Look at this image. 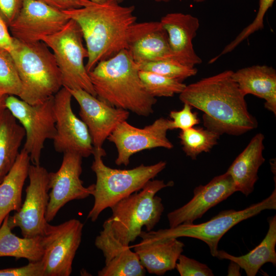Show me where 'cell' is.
Returning <instances> with one entry per match:
<instances>
[{
	"label": "cell",
	"mask_w": 276,
	"mask_h": 276,
	"mask_svg": "<svg viewBox=\"0 0 276 276\" xmlns=\"http://www.w3.org/2000/svg\"><path fill=\"white\" fill-rule=\"evenodd\" d=\"M141 242L135 245L134 251L145 269L151 274L164 275L175 268L185 244L177 238H155L143 231Z\"/></svg>",
	"instance_id": "21"
},
{
	"label": "cell",
	"mask_w": 276,
	"mask_h": 276,
	"mask_svg": "<svg viewBox=\"0 0 276 276\" xmlns=\"http://www.w3.org/2000/svg\"><path fill=\"white\" fill-rule=\"evenodd\" d=\"M95 246L105 258V266L98 272L99 276H143L145 269L134 251L123 244L113 235L110 221L107 219L103 229L96 238Z\"/></svg>",
	"instance_id": "18"
},
{
	"label": "cell",
	"mask_w": 276,
	"mask_h": 276,
	"mask_svg": "<svg viewBox=\"0 0 276 276\" xmlns=\"http://www.w3.org/2000/svg\"><path fill=\"white\" fill-rule=\"evenodd\" d=\"M139 76L146 91L155 98L179 94L187 85L177 79L150 72L139 71Z\"/></svg>",
	"instance_id": "29"
},
{
	"label": "cell",
	"mask_w": 276,
	"mask_h": 276,
	"mask_svg": "<svg viewBox=\"0 0 276 276\" xmlns=\"http://www.w3.org/2000/svg\"><path fill=\"white\" fill-rule=\"evenodd\" d=\"M175 268L181 276H213L212 270L206 264L181 254Z\"/></svg>",
	"instance_id": "34"
},
{
	"label": "cell",
	"mask_w": 276,
	"mask_h": 276,
	"mask_svg": "<svg viewBox=\"0 0 276 276\" xmlns=\"http://www.w3.org/2000/svg\"><path fill=\"white\" fill-rule=\"evenodd\" d=\"M82 158L75 152H65L59 169L55 172H49L51 191L45 214L47 222L52 221L67 202L93 195L94 184L85 187L80 178Z\"/></svg>",
	"instance_id": "15"
},
{
	"label": "cell",
	"mask_w": 276,
	"mask_h": 276,
	"mask_svg": "<svg viewBox=\"0 0 276 276\" xmlns=\"http://www.w3.org/2000/svg\"><path fill=\"white\" fill-rule=\"evenodd\" d=\"M63 11L38 0H23L19 12L8 26L15 39L31 43L60 30L70 20Z\"/></svg>",
	"instance_id": "13"
},
{
	"label": "cell",
	"mask_w": 276,
	"mask_h": 276,
	"mask_svg": "<svg viewBox=\"0 0 276 276\" xmlns=\"http://www.w3.org/2000/svg\"><path fill=\"white\" fill-rule=\"evenodd\" d=\"M17 121L7 108L0 114V183L15 163L25 137Z\"/></svg>",
	"instance_id": "26"
},
{
	"label": "cell",
	"mask_w": 276,
	"mask_h": 276,
	"mask_svg": "<svg viewBox=\"0 0 276 276\" xmlns=\"http://www.w3.org/2000/svg\"><path fill=\"white\" fill-rule=\"evenodd\" d=\"M225 70L186 85L179 100L203 112L205 128L218 134L240 135L258 126L248 111L245 95Z\"/></svg>",
	"instance_id": "1"
},
{
	"label": "cell",
	"mask_w": 276,
	"mask_h": 276,
	"mask_svg": "<svg viewBox=\"0 0 276 276\" xmlns=\"http://www.w3.org/2000/svg\"><path fill=\"white\" fill-rule=\"evenodd\" d=\"M220 135L206 128L192 127L182 130L178 137L187 156L196 159L202 152H209L218 143Z\"/></svg>",
	"instance_id": "28"
},
{
	"label": "cell",
	"mask_w": 276,
	"mask_h": 276,
	"mask_svg": "<svg viewBox=\"0 0 276 276\" xmlns=\"http://www.w3.org/2000/svg\"><path fill=\"white\" fill-rule=\"evenodd\" d=\"M61 11L79 8L84 6L85 0H38Z\"/></svg>",
	"instance_id": "37"
},
{
	"label": "cell",
	"mask_w": 276,
	"mask_h": 276,
	"mask_svg": "<svg viewBox=\"0 0 276 276\" xmlns=\"http://www.w3.org/2000/svg\"><path fill=\"white\" fill-rule=\"evenodd\" d=\"M0 276H43L41 261L29 262L25 266L0 269Z\"/></svg>",
	"instance_id": "35"
},
{
	"label": "cell",
	"mask_w": 276,
	"mask_h": 276,
	"mask_svg": "<svg viewBox=\"0 0 276 276\" xmlns=\"http://www.w3.org/2000/svg\"><path fill=\"white\" fill-rule=\"evenodd\" d=\"M274 1L275 0H259L258 11L254 20L227 44L220 54L214 57L215 59H218L221 56L231 52L252 34L262 30L264 28V16L268 9L272 6Z\"/></svg>",
	"instance_id": "32"
},
{
	"label": "cell",
	"mask_w": 276,
	"mask_h": 276,
	"mask_svg": "<svg viewBox=\"0 0 276 276\" xmlns=\"http://www.w3.org/2000/svg\"><path fill=\"white\" fill-rule=\"evenodd\" d=\"M134 6L110 2L96 3L85 0L81 8L63 11L80 27L88 53V73L100 61L127 50L130 31L136 22Z\"/></svg>",
	"instance_id": "2"
},
{
	"label": "cell",
	"mask_w": 276,
	"mask_h": 276,
	"mask_svg": "<svg viewBox=\"0 0 276 276\" xmlns=\"http://www.w3.org/2000/svg\"><path fill=\"white\" fill-rule=\"evenodd\" d=\"M21 82L13 59L9 51L0 47V96L18 97Z\"/></svg>",
	"instance_id": "30"
},
{
	"label": "cell",
	"mask_w": 276,
	"mask_h": 276,
	"mask_svg": "<svg viewBox=\"0 0 276 276\" xmlns=\"http://www.w3.org/2000/svg\"><path fill=\"white\" fill-rule=\"evenodd\" d=\"M269 228L262 242L246 255L236 257L224 250H218L215 257L226 259L238 264L247 276H255L260 268L266 263L276 265V216L268 219Z\"/></svg>",
	"instance_id": "25"
},
{
	"label": "cell",
	"mask_w": 276,
	"mask_h": 276,
	"mask_svg": "<svg viewBox=\"0 0 276 276\" xmlns=\"http://www.w3.org/2000/svg\"><path fill=\"white\" fill-rule=\"evenodd\" d=\"M174 182L151 179L140 191L121 200L110 209V222L114 236L123 244L134 242L144 226L149 232L159 222L164 210L160 197L156 195L162 189L172 187Z\"/></svg>",
	"instance_id": "6"
},
{
	"label": "cell",
	"mask_w": 276,
	"mask_h": 276,
	"mask_svg": "<svg viewBox=\"0 0 276 276\" xmlns=\"http://www.w3.org/2000/svg\"><path fill=\"white\" fill-rule=\"evenodd\" d=\"M168 130L170 120L164 118L156 119L143 128L134 127L126 121L121 123L107 138L117 150L116 164L127 166L132 155L145 150L173 148V144L167 136Z\"/></svg>",
	"instance_id": "14"
},
{
	"label": "cell",
	"mask_w": 276,
	"mask_h": 276,
	"mask_svg": "<svg viewBox=\"0 0 276 276\" xmlns=\"http://www.w3.org/2000/svg\"><path fill=\"white\" fill-rule=\"evenodd\" d=\"M232 77L243 93L265 100V108L276 114V71L266 65H254L233 72Z\"/></svg>",
	"instance_id": "23"
},
{
	"label": "cell",
	"mask_w": 276,
	"mask_h": 276,
	"mask_svg": "<svg viewBox=\"0 0 276 276\" xmlns=\"http://www.w3.org/2000/svg\"><path fill=\"white\" fill-rule=\"evenodd\" d=\"M168 36L172 59L189 67L202 63L193 40L200 26L197 17L180 12L167 13L160 20Z\"/></svg>",
	"instance_id": "19"
},
{
	"label": "cell",
	"mask_w": 276,
	"mask_h": 276,
	"mask_svg": "<svg viewBox=\"0 0 276 276\" xmlns=\"http://www.w3.org/2000/svg\"><path fill=\"white\" fill-rule=\"evenodd\" d=\"M94 160L91 166L96 174L93 196L94 203L87 218L95 222L105 209L130 195L141 190L150 180L166 167L167 163L160 161L155 164H144L131 169H113L105 165L102 157L106 155L103 148H94Z\"/></svg>",
	"instance_id": "5"
},
{
	"label": "cell",
	"mask_w": 276,
	"mask_h": 276,
	"mask_svg": "<svg viewBox=\"0 0 276 276\" xmlns=\"http://www.w3.org/2000/svg\"><path fill=\"white\" fill-rule=\"evenodd\" d=\"M139 71L154 73L182 81L197 73V69L181 64L173 59L149 61L137 64Z\"/></svg>",
	"instance_id": "31"
},
{
	"label": "cell",
	"mask_w": 276,
	"mask_h": 276,
	"mask_svg": "<svg viewBox=\"0 0 276 276\" xmlns=\"http://www.w3.org/2000/svg\"><path fill=\"white\" fill-rule=\"evenodd\" d=\"M6 108L18 121L25 132L22 148L33 165H40L41 151L47 140H53L56 132L54 97L36 105H31L18 97L8 96Z\"/></svg>",
	"instance_id": "9"
},
{
	"label": "cell",
	"mask_w": 276,
	"mask_h": 276,
	"mask_svg": "<svg viewBox=\"0 0 276 276\" xmlns=\"http://www.w3.org/2000/svg\"><path fill=\"white\" fill-rule=\"evenodd\" d=\"M8 27L4 20L0 16V47L10 52L13 47V37Z\"/></svg>",
	"instance_id": "38"
},
{
	"label": "cell",
	"mask_w": 276,
	"mask_h": 276,
	"mask_svg": "<svg viewBox=\"0 0 276 276\" xmlns=\"http://www.w3.org/2000/svg\"><path fill=\"white\" fill-rule=\"evenodd\" d=\"M127 50L137 64L172 59L168 34L160 21L136 22L130 31Z\"/></svg>",
	"instance_id": "20"
},
{
	"label": "cell",
	"mask_w": 276,
	"mask_h": 276,
	"mask_svg": "<svg viewBox=\"0 0 276 276\" xmlns=\"http://www.w3.org/2000/svg\"><path fill=\"white\" fill-rule=\"evenodd\" d=\"M227 270V275H241V267L236 263L230 261Z\"/></svg>",
	"instance_id": "39"
},
{
	"label": "cell",
	"mask_w": 276,
	"mask_h": 276,
	"mask_svg": "<svg viewBox=\"0 0 276 276\" xmlns=\"http://www.w3.org/2000/svg\"><path fill=\"white\" fill-rule=\"evenodd\" d=\"M264 136L257 133L235 158L227 172L231 176L237 192L248 196L254 190L258 179V171L265 162L263 155Z\"/></svg>",
	"instance_id": "22"
},
{
	"label": "cell",
	"mask_w": 276,
	"mask_h": 276,
	"mask_svg": "<svg viewBox=\"0 0 276 276\" xmlns=\"http://www.w3.org/2000/svg\"><path fill=\"white\" fill-rule=\"evenodd\" d=\"M29 183L26 197L20 209L9 215L8 224L12 229L18 227L22 237L32 238L42 236L47 222L45 214L49 201V172L40 165H30Z\"/></svg>",
	"instance_id": "11"
},
{
	"label": "cell",
	"mask_w": 276,
	"mask_h": 276,
	"mask_svg": "<svg viewBox=\"0 0 276 276\" xmlns=\"http://www.w3.org/2000/svg\"><path fill=\"white\" fill-rule=\"evenodd\" d=\"M236 192L234 181L227 172L214 177L205 185L196 187L194 196L188 202L168 214L170 227L182 223H193L211 208Z\"/></svg>",
	"instance_id": "17"
},
{
	"label": "cell",
	"mask_w": 276,
	"mask_h": 276,
	"mask_svg": "<svg viewBox=\"0 0 276 276\" xmlns=\"http://www.w3.org/2000/svg\"><path fill=\"white\" fill-rule=\"evenodd\" d=\"M88 75L99 99L139 116L153 113L157 100L145 90L137 64L127 50L100 61Z\"/></svg>",
	"instance_id": "3"
},
{
	"label": "cell",
	"mask_w": 276,
	"mask_h": 276,
	"mask_svg": "<svg viewBox=\"0 0 276 276\" xmlns=\"http://www.w3.org/2000/svg\"><path fill=\"white\" fill-rule=\"evenodd\" d=\"M193 1L196 3H202L207 0H193Z\"/></svg>",
	"instance_id": "43"
},
{
	"label": "cell",
	"mask_w": 276,
	"mask_h": 276,
	"mask_svg": "<svg viewBox=\"0 0 276 276\" xmlns=\"http://www.w3.org/2000/svg\"><path fill=\"white\" fill-rule=\"evenodd\" d=\"M68 90L79 105V116L88 129L94 148H103L105 140L128 118L129 111L110 106L83 89Z\"/></svg>",
	"instance_id": "16"
},
{
	"label": "cell",
	"mask_w": 276,
	"mask_h": 276,
	"mask_svg": "<svg viewBox=\"0 0 276 276\" xmlns=\"http://www.w3.org/2000/svg\"><path fill=\"white\" fill-rule=\"evenodd\" d=\"M155 1V2H165V3H167V2H169L170 1H171V0H154Z\"/></svg>",
	"instance_id": "42"
},
{
	"label": "cell",
	"mask_w": 276,
	"mask_h": 276,
	"mask_svg": "<svg viewBox=\"0 0 276 276\" xmlns=\"http://www.w3.org/2000/svg\"><path fill=\"white\" fill-rule=\"evenodd\" d=\"M21 82L18 98L31 105L54 97L63 87L55 58L42 41L27 43L13 38L10 52Z\"/></svg>",
	"instance_id": "4"
},
{
	"label": "cell",
	"mask_w": 276,
	"mask_h": 276,
	"mask_svg": "<svg viewBox=\"0 0 276 276\" xmlns=\"http://www.w3.org/2000/svg\"><path fill=\"white\" fill-rule=\"evenodd\" d=\"M22 2L23 0H0V16L8 26L18 15Z\"/></svg>",
	"instance_id": "36"
},
{
	"label": "cell",
	"mask_w": 276,
	"mask_h": 276,
	"mask_svg": "<svg viewBox=\"0 0 276 276\" xmlns=\"http://www.w3.org/2000/svg\"><path fill=\"white\" fill-rule=\"evenodd\" d=\"M91 2H93L94 3H107V2H117L119 4L123 2L124 0H89Z\"/></svg>",
	"instance_id": "41"
},
{
	"label": "cell",
	"mask_w": 276,
	"mask_h": 276,
	"mask_svg": "<svg viewBox=\"0 0 276 276\" xmlns=\"http://www.w3.org/2000/svg\"><path fill=\"white\" fill-rule=\"evenodd\" d=\"M276 189L266 199L239 211L226 210L219 212L210 220L202 223H182L174 227L145 232L155 238L190 237L205 243L211 254L215 257L218 243L223 236L238 223L254 217L265 210H275Z\"/></svg>",
	"instance_id": "8"
},
{
	"label": "cell",
	"mask_w": 276,
	"mask_h": 276,
	"mask_svg": "<svg viewBox=\"0 0 276 276\" xmlns=\"http://www.w3.org/2000/svg\"><path fill=\"white\" fill-rule=\"evenodd\" d=\"M192 108L189 104L183 103L181 110L170 111L169 117L172 120H170V130L176 129L185 130L200 123L197 113L193 112Z\"/></svg>",
	"instance_id": "33"
},
{
	"label": "cell",
	"mask_w": 276,
	"mask_h": 276,
	"mask_svg": "<svg viewBox=\"0 0 276 276\" xmlns=\"http://www.w3.org/2000/svg\"><path fill=\"white\" fill-rule=\"evenodd\" d=\"M72 96L62 87L54 96L56 132L53 139L55 151L75 152L82 157L93 155L94 147L88 129L73 112Z\"/></svg>",
	"instance_id": "12"
},
{
	"label": "cell",
	"mask_w": 276,
	"mask_h": 276,
	"mask_svg": "<svg viewBox=\"0 0 276 276\" xmlns=\"http://www.w3.org/2000/svg\"><path fill=\"white\" fill-rule=\"evenodd\" d=\"M9 215L0 226V257L24 258L29 262L41 260L43 254L41 236L32 238L16 236L8 224Z\"/></svg>",
	"instance_id": "27"
},
{
	"label": "cell",
	"mask_w": 276,
	"mask_h": 276,
	"mask_svg": "<svg viewBox=\"0 0 276 276\" xmlns=\"http://www.w3.org/2000/svg\"><path fill=\"white\" fill-rule=\"evenodd\" d=\"M30 158L22 148L12 168L0 183V226L12 211H18L22 205V191L28 177Z\"/></svg>",
	"instance_id": "24"
},
{
	"label": "cell",
	"mask_w": 276,
	"mask_h": 276,
	"mask_svg": "<svg viewBox=\"0 0 276 276\" xmlns=\"http://www.w3.org/2000/svg\"><path fill=\"white\" fill-rule=\"evenodd\" d=\"M83 224L72 219L53 225L48 222L41 236L43 276H69L80 245Z\"/></svg>",
	"instance_id": "10"
},
{
	"label": "cell",
	"mask_w": 276,
	"mask_h": 276,
	"mask_svg": "<svg viewBox=\"0 0 276 276\" xmlns=\"http://www.w3.org/2000/svg\"><path fill=\"white\" fill-rule=\"evenodd\" d=\"M8 96H0V114L6 108V99Z\"/></svg>",
	"instance_id": "40"
},
{
	"label": "cell",
	"mask_w": 276,
	"mask_h": 276,
	"mask_svg": "<svg viewBox=\"0 0 276 276\" xmlns=\"http://www.w3.org/2000/svg\"><path fill=\"white\" fill-rule=\"evenodd\" d=\"M83 35L78 24L70 19L59 31L42 41L52 51L60 70L62 86L68 89H83L96 96L84 60L87 58Z\"/></svg>",
	"instance_id": "7"
}]
</instances>
